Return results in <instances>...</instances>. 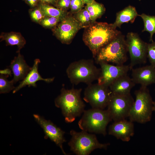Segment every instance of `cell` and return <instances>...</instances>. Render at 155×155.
Listing matches in <instances>:
<instances>
[{
  "label": "cell",
  "instance_id": "1",
  "mask_svg": "<svg viewBox=\"0 0 155 155\" xmlns=\"http://www.w3.org/2000/svg\"><path fill=\"white\" fill-rule=\"evenodd\" d=\"M113 24L95 22L85 28L83 40L95 58L100 50L121 33Z\"/></svg>",
  "mask_w": 155,
  "mask_h": 155
},
{
  "label": "cell",
  "instance_id": "2",
  "mask_svg": "<svg viewBox=\"0 0 155 155\" xmlns=\"http://www.w3.org/2000/svg\"><path fill=\"white\" fill-rule=\"evenodd\" d=\"M82 90L73 88L67 89L63 87L55 100V106L61 109L67 123L73 122L85 110V104L81 97Z\"/></svg>",
  "mask_w": 155,
  "mask_h": 155
},
{
  "label": "cell",
  "instance_id": "3",
  "mask_svg": "<svg viewBox=\"0 0 155 155\" xmlns=\"http://www.w3.org/2000/svg\"><path fill=\"white\" fill-rule=\"evenodd\" d=\"M127 52L125 36L121 33L101 48L94 59L98 64L103 62L121 65L127 60Z\"/></svg>",
  "mask_w": 155,
  "mask_h": 155
},
{
  "label": "cell",
  "instance_id": "4",
  "mask_svg": "<svg viewBox=\"0 0 155 155\" xmlns=\"http://www.w3.org/2000/svg\"><path fill=\"white\" fill-rule=\"evenodd\" d=\"M100 69L98 68L91 59H81L71 63L66 72L71 82L78 85L84 83L88 85L97 80L99 76Z\"/></svg>",
  "mask_w": 155,
  "mask_h": 155
},
{
  "label": "cell",
  "instance_id": "5",
  "mask_svg": "<svg viewBox=\"0 0 155 155\" xmlns=\"http://www.w3.org/2000/svg\"><path fill=\"white\" fill-rule=\"evenodd\" d=\"M112 120L107 110L92 108L84 111L78 125L82 131L105 136L107 125Z\"/></svg>",
  "mask_w": 155,
  "mask_h": 155
},
{
  "label": "cell",
  "instance_id": "6",
  "mask_svg": "<svg viewBox=\"0 0 155 155\" xmlns=\"http://www.w3.org/2000/svg\"><path fill=\"white\" fill-rule=\"evenodd\" d=\"M135 100L128 118L131 121L144 124L150 121L152 118L153 103L147 87L141 86L135 92Z\"/></svg>",
  "mask_w": 155,
  "mask_h": 155
},
{
  "label": "cell",
  "instance_id": "7",
  "mask_svg": "<svg viewBox=\"0 0 155 155\" xmlns=\"http://www.w3.org/2000/svg\"><path fill=\"white\" fill-rule=\"evenodd\" d=\"M70 134L71 138L68 145L71 151L77 155H88L97 149L106 150L110 145L100 143L95 134L84 131L78 132L71 130Z\"/></svg>",
  "mask_w": 155,
  "mask_h": 155
},
{
  "label": "cell",
  "instance_id": "8",
  "mask_svg": "<svg viewBox=\"0 0 155 155\" xmlns=\"http://www.w3.org/2000/svg\"><path fill=\"white\" fill-rule=\"evenodd\" d=\"M134 102L131 93L119 94L111 92L107 109L114 121L128 117Z\"/></svg>",
  "mask_w": 155,
  "mask_h": 155
},
{
  "label": "cell",
  "instance_id": "9",
  "mask_svg": "<svg viewBox=\"0 0 155 155\" xmlns=\"http://www.w3.org/2000/svg\"><path fill=\"white\" fill-rule=\"evenodd\" d=\"M126 42L130 57V70L137 65L146 63L148 43L142 40L137 33L132 32L127 34Z\"/></svg>",
  "mask_w": 155,
  "mask_h": 155
},
{
  "label": "cell",
  "instance_id": "10",
  "mask_svg": "<svg viewBox=\"0 0 155 155\" xmlns=\"http://www.w3.org/2000/svg\"><path fill=\"white\" fill-rule=\"evenodd\" d=\"M111 94L109 87L98 83H91L85 88L83 99L92 108L104 109L107 107Z\"/></svg>",
  "mask_w": 155,
  "mask_h": 155
},
{
  "label": "cell",
  "instance_id": "11",
  "mask_svg": "<svg viewBox=\"0 0 155 155\" xmlns=\"http://www.w3.org/2000/svg\"><path fill=\"white\" fill-rule=\"evenodd\" d=\"M82 28L81 26L74 17L67 15L59 22L53 31L62 43L69 44Z\"/></svg>",
  "mask_w": 155,
  "mask_h": 155
},
{
  "label": "cell",
  "instance_id": "12",
  "mask_svg": "<svg viewBox=\"0 0 155 155\" xmlns=\"http://www.w3.org/2000/svg\"><path fill=\"white\" fill-rule=\"evenodd\" d=\"M98 64L100 67V71L98 83L108 87L117 78L127 75L130 70L129 65H115L103 62Z\"/></svg>",
  "mask_w": 155,
  "mask_h": 155
},
{
  "label": "cell",
  "instance_id": "13",
  "mask_svg": "<svg viewBox=\"0 0 155 155\" xmlns=\"http://www.w3.org/2000/svg\"><path fill=\"white\" fill-rule=\"evenodd\" d=\"M33 116L36 121L43 129L46 137L49 138L59 146L64 154L67 155L63 147V144L66 142L64 137L65 132L50 121L46 120L37 115H34Z\"/></svg>",
  "mask_w": 155,
  "mask_h": 155
},
{
  "label": "cell",
  "instance_id": "14",
  "mask_svg": "<svg viewBox=\"0 0 155 155\" xmlns=\"http://www.w3.org/2000/svg\"><path fill=\"white\" fill-rule=\"evenodd\" d=\"M108 133L123 142H129L134 134L133 122L126 119L114 121L109 126Z\"/></svg>",
  "mask_w": 155,
  "mask_h": 155
},
{
  "label": "cell",
  "instance_id": "15",
  "mask_svg": "<svg viewBox=\"0 0 155 155\" xmlns=\"http://www.w3.org/2000/svg\"><path fill=\"white\" fill-rule=\"evenodd\" d=\"M131 70V78L135 84L147 87L155 83V67L151 64Z\"/></svg>",
  "mask_w": 155,
  "mask_h": 155
},
{
  "label": "cell",
  "instance_id": "16",
  "mask_svg": "<svg viewBox=\"0 0 155 155\" xmlns=\"http://www.w3.org/2000/svg\"><path fill=\"white\" fill-rule=\"evenodd\" d=\"M40 63V61L39 59H36L34 60V64L31 69L25 78L13 90V93H16L26 86H28L29 87L31 86L36 87V83L38 81L42 80L48 83L53 81L54 78L44 79L42 78L40 75L38 71V66Z\"/></svg>",
  "mask_w": 155,
  "mask_h": 155
},
{
  "label": "cell",
  "instance_id": "17",
  "mask_svg": "<svg viewBox=\"0 0 155 155\" xmlns=\"http://www.w3.org/2000/svg\"><path fill=\"white\" fill-rule=\"evenodd\" d=\"M18 53V56L15 57L11 61L9 66L13 75L12 80L14 83L23 80L32 68L26 63L24 57L21 55L20 52Z\"/></svg>",
  "mask_w": 155,
  "mask_h": 155
},
{
  "label": "cell",
  "instance_id": "18",
  "mask_svg": "<svg viewBox=\"0 0 155 155\" xmlns=\"http://www.w3.org/2000/svg\"><path fill=\"white\" fill-rule=\"evenodd\" d=\"M136 84L127 74L121 76L113 82L109 88L113 93L126 94L130 93Z\"/></svg>",
  "mask_w": 155,
  "mask_h": 155
},
{
  "label": "cell",
  "instance_id": "19",
  "mask_svg": "<svg viewBox=\"0 0 155 155\" xmlns=\"http://www.w3.org/2000/svg\"><path fill=\"white\" fill-rule=\"evenodd\" d=\"M137 16L139 14L135 8L129 5L117 13L115 20L113 24L115 27L120 28L124 23H133Z\"/></svg>",
  "mask_w": 155,
  "mask_h": 155
},
{
  "label": "cell",
  "instance_id": "20",
  "mask_svg": "<svg viewBox=\"0 0 155 155\" xmlns=\"http://www.w3.org/2000/svg\"><path fill=\"white\" fill-rule=\"evenodd\" d=\"M0 38L2 40H5L7 45L17 46L18 52L24 47L26 43L25 40L21 34L15 32L3 33L0 36Z\"/></svg>",
  "mask_w": 155,
  "mask_h": 155
},
{
  "label": "cell",
  "instance_id": "21",
  "mask_svg": "<svg viewBox=\"0 0 155 155\" xmlns=\"http://www.w3.org/2000/svg\"><path fill=\"white\" fill-rule=\"evenodd\" d=\"M85 8L88 12L93 22H95L97 18L101 17L105 11V8L102 4L95 1L87 5Z\"/></svg>",
  "mask_w": 155,
  "mask_h": 155
},
{
  "label": "cell",
  "instance_id": "22",
  "mask_svg": "<svg viewBox=\"0 0 155 155\" xmlns=\"http://www.w3.org/2000/svg\"><path fill=\"white\" fill-rule=\"evenodd\" d=\"M142 19L144 23V28L142 32L147 31L150 34V41H153L152 36L155 33V16H150L143 13L139 15Z\"/></svg>",
  "mask_w": 155,
  "mask_h": 155
},
{
  "label": "cell",
  "instance_id": "23",
  "mask_svg": "<svg viewBox=\"0 0 155 155\" xmlns=\"http://www.w3.org/2000/svg\"><path fill=\"white\" fill-rule=\"evenodd\" d=\"M46 16L53 17L63 18L67 15L65 11L55 8L45 4H42L39 6Z\"/></svg>",
  "mask_w": 155,
  "mask_h": 155
},
{
  "label": "cell",
  "instance_id": "24",
  "mask_svg": "<svg viewBox=\"0 0 155 155\" xmlns=\"http://www.w3.org/2000/svg\"><path fill=\"white\" fill-rule=\"evenodd\" d=\"M74 17L79 22L82 28H85L94 22L88 12L85 8L74 13Z\"/></svg>",
  "mask_w": 155,
  "mask_h": 155
},
{
  "label": "cell",
  "instance_id": "25",
  "mask_svg": "<svg viewBox=\"0 0 155 155\" xmlns=\"http://www.w3.org/2000/svg\"><path fill=\"white\" fill-rule=\"evenodd\" d=\"M9 75L1 74L0 75V93H5L9 92L15 87L13 86L14 82L11 80L7 79Z\"/></svg>",
  "mask_w": 155,
  "mask_h": 155
},
{
  "label": "cell",
  "instance_id": "26",
  "mask_svg": "<svg viewBox=\"0 0 155 155\" xmlns=\"http://www.w3.org/2000/svg\"><path fill=\"white\" fill-rule=\"evenodd\" d=\"M63 18L46 16L40 22L43 26L51 28L56 26Z\"/></svg>",
  "mask_w": 155,
  "mask_h": 155
},
{
  "label": "cell",
  "instance_id": "27",
  "mask_svg": "<svg viewBox=\"0 0 155 155\" xmlns=\"http://www.w3.org/2000/svg\"><path fill=\"white\" fill-rule=\"evenodd\" d=\"M147 57L151 65L155 67V42L148 43Z\"/></svg>",
  "mask_w": 155,
  "mask_h": 155
},
{
  "label": "cell",
  "instance_id": "28",
  "mask_svg": "<svg viewBox=\"0 0 155 155\" xmlns=\"http://www.w3.org/2000/svg\"><path fill=\"white\" fill-rule=\"evenodd\" d=\"M30 14L32 19L37 22L40 23L46 16L39 7L31 11Z\"/></svg>",
  "mask_w": 155,
  "mask_h": 155
},
{
  "label": "cell",
  "instance_id": "29",
  "mask_svg": "<svg viewBox=\"0 0 155 155\" xmlns=\"http://www.w3.org/2000/svg\"><path fill=\"white\" fill-rule=\"evenodd\" d=\"M84 3L82 0H71L70 7L72 13H75L82 9Z\"/></svg>",
  "mask_w": 155,
  "mask_h": 155
},
{
  "label": "cell",
  "instance_id": "30",
  "mask_svg": "<svg viewBox=\"0 0 155 155\" xmlns=\"http://www.w3.org/2000/svg\"><path fill=\"white\" fill-rule=\"evenodd\" d=\"M71 0H59L58 3L59 9L65 11L70 7Z\"/></svg>",
  "mask_w": 155,
  "mask_h": 155
},
{
  "label": "cell",
  "instance_id": "31",
  "mask_svg": "<svg viewBox=\"0 0 155 155\" xmlns=\"http://www.w3.org/2000/svg\"><path fill=\"white\" fill-rule=\"evenodd\" d=\"M0 73L7 75H11V70L10 69L7 68L3 70H0Z\"/></svg>",
  "mask_w": 155,
  "mask_h": 155
},
{
  "label": "cell",
  "instance_id": "32",
  "mask_svg": "<svg viewBox=\"0 0 155 155\" xmlns=\"http://www.w3.org/2000/svg\"><path fill=\"white\" fill-rule=\"evenodd\" d=\"M28 3L32 7L34 6L36 4L37 0H27Z\"/></svg>",
  "mask_w": 155,
  "mask_h": 155
},
{
  "label": "cell",
  "instance_id": "33",
  "mask_svg": "<svg viewBox=\"0 0 155 155\" xmlns=\"http://www.w3.org/2000/svg\"><path fill=\"white\" fill-rule=\"evenodd\" d=\"M43 3H54L56 0H40Z\"/></svg>",
  "mask_w": 155,
  "mask_h": 155
},
{
  "label": "cell",
  "instance_id": "34",
  "mask_svg": "<svg viewBox=\"0 0 155 155\" xmlns=\"http://www.w3.org/2000/svg\"><path fill=\"white\" fill-rule=\"evenodd\" d=\"M84 4H86V5L90 4L94 1V0H82Z\"/></svg>",
  "mask_w": 155,
  "mask_h": 155
},
{
  "label": "cell",
  "instance_id": "35",
  "mask_svg": "<svg viewBox=\"0 0 155 155\" xmlns=\"http://www.w3.org/2000/svg\"><path fill=\"white\" fill-rule=\"evenodd\" d=\"M153 111H154L155 112V101L154 102L153 101Z\"/></svg>",
  "mask_w": 155,
  "mask_h": 155
}]
</instances>
